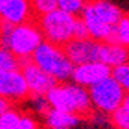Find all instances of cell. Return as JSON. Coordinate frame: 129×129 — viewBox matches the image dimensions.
Wrapping results in <instances>:
<instances>
[{
	"label": "cell",
	"mask_w": 129,
	"mask_h": 129,
	"mask_svg": "<svg viewBox=\"0 0 129 129\" xmlns=\"http://www.w3.org/2000/svg\"><path fill=\"white\" fill-rule=\"evenodd\" d=\"M123 13L109 0H91L80 19L88 30V37L98 43H115L114 28Z\"/></svg>",
	"instance_id": "obj_1"
},
{
	"label": "cell",
	"mask_w": 129,
	"mask_h": 129,
	"mask_svg": "<svg viewBox=\"0 0 129 129\" xmlns=\"http://www.w3.org/2000/svg\"><path fill=\"white\" fill-rule=\"evenodd\" d=\"M44 41L36 20L23 24H0V46L7 48L19 61L30 60L34 51Z\"/></svg>",
	"instance_id": "obj_2"
},
{
	"label": "cell",
	"mask_w": 129,
	"mask_h": 129,
	"mask_svg": "<svg viewBox=\"0 0 129 129\" xmlns=\"http://www.w3.org/2000/svg\"><path fill=\"white\" fill-rule=\"evenodd\" d=\"M46 98L48 101L50 109L75 114L81 118L94 112L88 89L74 82L55 84L46 94Z\"/></svg>",
	"instance_id": "obj_3"
},
{
	"label": "cell",
	"mask_w": 129,
	"mask_h": 129,
	"mask_svg": "<svg viewBox=\"0 0 129 129\" xmlns=\"http://www.w3.org/2000/svg\"><path fill=\"white\" fill-rule=\"evenodd\" d=\"M30 60L57 84H64L71 80L74 65L68 60L62 47L43 41Z\"/></svg>",
	"instance_id": "obj_4"
},
{
	"label": "cell",
	"mask_w": 129,
	"mask_h": 129,
	"mask_svg": "<svg viewBox=\"0 0 129 129\" xmlns=\"http://www.w3.org/2000/svg\"><path fill=\"white\" fill-rule=\"evenodd\" d=\"M74 16L64 13L61 10H54L44 16L37 17V26L43 34L44 41L64 47L70 40H72V30L75 24Z\"/></svg>",
	"instance_id": "obj_5"
},
{
	"label": "cell",
	"mask_w": 129,
	"mask_h": 129,
	"mask_svg": "<svg viewBox=\"0 0 129 129\" xmlns=\"http://www.w3.org/2000/svg\"><path fill=\"white\" fill-rule=\"evenodd\" d=\"M92 111L104 115H111L122 105L126 92L109 77L88 89Z\"/></svg>",
	"instance_id": "obj_6"
},
{
	"label": "cell",
	"mask_w": 129,
	"mask_h": 129,
	"mask_svg": "<svg viewBox=\"0 0 129 129\" xmlns=\"http://www.w3.org/2000/svg\"><path fill=\"white\" fill-rule=\"evenodd\" d=\"M30 95L23 74L19 68L0 70V96L10 104L23 102Z\"/></svg>",
	"instance_id": "obj_7"
},
{
	"label": "cell",
	"mask_w": 129,
	"mask_h": 129,
	"mask_svg": "<svg viewBox=\"0 0 129 129\" xmlns=\"http://www.w3.org/2000/svg\"><path fill=\"white\" fill-rule=\"evenodd\" d=\"M99 44L101 43L94 41L89 37L88 38H72L62 48H64L68 60L71 61V64L75 67V65L98 61Z\"/></svg>",
	"instance_id": "obj_8"
},
{
	"label": "cell",
	"mask_w": 129,
	"mask_h": 129,
	"mask_svg": "<svg viewBox=\"0 0 129 129\" xmlns=\"http://www.w3.org/2000/svg\"><path fill=\"white\" fill-rule=\"evenodd\" d=\"M111 77V68L102 64L101 61H94L88 64L75 65L72 68L71 81L82 88H92L94 85L99 84L101 81Z\"/></svg>",
	"instance_id": "obj_9"
},
{
	"label": "cell",
	"mask_w": 129,
	"mask_h": 129,
	"mask_svg": "<svg viewBox=\"0 0 129 129\" xmlns=\"http://www.w3.org/2000/svg\"><path fill=\"white\" fill-rule=\"evenodd\" d=\"M19 70L23 74V78L30 94L46 95L57 84L50 75L43 72L34 62H31V60L20 61Z\"/></svg>",
	"instance_id": "obj_10"
},
{
	"label": "cell",
	"mask_w": 129,
	"mask_h": 129,
	"mask_svg": "<svg viewBox=\"0 0 129 129\" xmlns=\"http://www.w3.org/2000/svg\"><path fill=\"white\" fill-rule=\"evenodd\" d=\"M33 20L30 0H0V23L10 26Z\"/></svg>",
	"instance_id": "obj_11"
},
{
	"label": "cell",
	"mask_w": 129,
	"mask_h": 129,
	"mask_svg": "<svg viewBox=\"0 0 129 129\" xmlns=\"http://www.w3.org/2000/svg\"><path fill=\"white\" fill-rule=\"evenodd\" d=\"M0 129H43V125L30 112L12 106L0 115Z\"/></svg>",
	"instance_id": "obj_12"
},
{
	"label": "cell",
	"mask_w": 129,
	"mask_h": 129,
	"mask_svg": "<svg viewBox=\"0 0 129 129\" xmlns=\"http://www.w3.org/2000/svg\"><path fill=\"white\" fill-rule=\"evenodd\" d=\"M98 61H101L106 67H109L111 70L119 67L129 61L128 48L118 43H101Z\"/></svg>",
	"instance_id": "obj_13"
},
{
	"label": "cell",
	"mask_w": 129,
	"mask_h": 129,
	"mask_svg": "<svg viewBox=\"0 0 129 129\" xmlns=\"http://www.w3.org/2000/svg\"><path fill=\"white\" fill-rule=\"evenodd\" d=\"M81 122V116L70 112L50 109L43 116V123L46 129H74Z\"/></svg>",
	"instance_id": "obj_14"
},
{
	"label": "cell",
	"mask_w": 129,
	"mask_h": 129,
	"mask_svg": "<svg viewBox=\"0 0 129 129\" xmlns=\"http://www.w3.org/2000/svg\"><path fill=\"white\" fill-rule=\"evenodd\" d=\"M109 122L115 129H129V94L125 95L122 105L109 115Z\"/></svg>",
	"instance_id": "obj_15"
},
{
	"label": "cell",
	"mask_w": 129,
	"mask_h": 129,
	"mask_svg": "<svg viewBox=\"0 0 129 129\" xmlns=\"http://www.w3.org/2000/svg\"><path fill=\"white\" fill-rule=\"evenodd\" d=\"M27 106L30 109L31 115H38V116H44L50 111V105L47 101L46 95H37V94H30L26 99Z\"/></svg>",
	"instance_id": "obj_16"
},
{
	"label": "cell",
	"mask_w": 129,
	"mask_h": 129,
	"mask_svg": "<svg viewBox=\"0 0 129 129\" xmlns=\"http://www.w3.org/2000/svg\"><path fill=\"white\" fill-rule=\"evenodd\" d=\"M114 41L121 46L129 47V14H123L114 28Z\"/></svg>",
	"instance_id": "obj_17"
},
{
	"label": "cell",
	"mask_w": 129,
	"mask_h": 129,
	"mask_svg": "<svg viewBox=\"0 0 129 129\" xmlns=\"http://www.w3.org/2000/svg\"><path fill=\"white\" fill-rule=\"evenodd\" d=\"M91 0H57L58 10H61L64 13H68L70 16H74V17H80L84 7Z\"/></svg>",
	"instance_id": "obj_18"
},
{
	"label": "cell",
	"mask_w": 129,
	"mask_h": 129,
	"mask_svg": "<svg viewBox=\"0 0 129 129\" xmlns=\"http://www.w3.org/2000/svg\"><path fill=\"white\" fill-rule=\"evenodd\" d=\"M111 77L126 94H129V61L111 70Z\"/></svg>",
	"instance_id": "obj_19"
},
{
	"label": "cell",
	"mask_w": 129,
	"mask_h": 129,
	"mask_svg": "<svg viewBox=\"0 0 129 129\" xmlns=\"http://www.w3.org/2000/svg\"><path fill=\"white\" fill-rule=\"evenodd\" d=\"M30 6L33 10V16H44L58 9L57 0H30Z\"/></svg>",
	"instance_id": "obj_20"
},
{
	"label": "cell",
	"mask_w": 129,
	"mask_h": 129,
	"mask_svg": "<svg viewBox=\"0 0 129 129\" xmlns=\"http://www.w3.org/2000/svg\"><path fill=\"white\" fill-rule=\"evenodd\" d=\"M19 65L20 61L7 48L0 46V70H16Z\"/></svg>",
	"instance_id": "obj_21"
},
{
	"label": "cell",
	"mask_w": 129,
	"mask_h": 129,
	"mask_svg": "<svg viewBox=\"0 0 129 129\" xmlns=\"http://www.w3.org/2000/svg\"><path fill=\"white\" fill-rule=\"evenodd\" d=\"M72 38H88V30L80 17L75 19L74 30H72Z\"/></svg>",
	"instance_id": "obj_22"
},
{
	"label": "cell",
	"mask_w": 129,
	"mask_h": 129,
	"mask_svg": "<svg viewBox=\"0 0 129 129\" xmlns=\"http://www.w3.org/2000/svg\"><path fill=\"white\" fill-rule=\"evenodd\" d=\"M10 108H12V104L0 96V115L3 114V112H6L7 109H10Z\"/></svg>",
	"instance_id": "obj_23"
},
{
	"label": "cell",
	"mask_w": 129,
	"mask_h": 129,
	"mask_svg": "<svg viewBox=\"0 0 129 129\" xmlns=\"http://www.w3.org/2000/svg\"><path fill=\"white\" fill-rule=\"evenodd\" d=\"M128 54H129V47H128Z\"/></svg>",
	"instance_id": "obj_24"
},
{
	"label": "cell",
	"mask_w": 129,
	"mask_h": 129,
	"mask_svg": "<svg viewBox=\"0 0 129 129\" xmlns=\"http://www.w3.org/2000/svg\"><path fill=\"white\" fill-rule=\"evenodd\" d=\"M0 24H2V23H0Z\"/></svg>",
	"instance_id": "obj_25"
}]
</instances>
